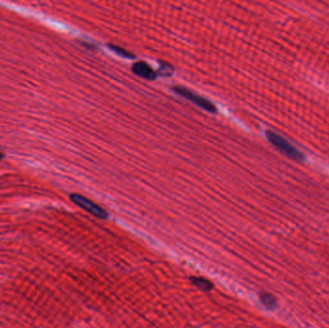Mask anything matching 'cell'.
<instances>
[{"mask_svg": "<svg viewBox=\"0 0 329 328\" xmlns=\"http://www.w3.org/2000/svg\"><path fill=\"white\" fill-rule=\"evenodd\" d=\"M266 135L268 140L273 144V146L279 151H281L287 157L296 161H299L303 158L302 154L282 137L277 135L276 133H273L272 131H268Z\"/></svg>", "mask_w": 329, "mask_h": 328, "instance_id": "cell-1", "label": "cell"}, {"mask_svg": "<svg viewBox=\"0 0 329 328\" xmlns=\"http://www.w3.org/2000/svg\"><path fill=\"white\" fill-rule=\"evenodd\" d=\"M172 90L178 95L188 99L189 101L193 102V104H195L196 106L202 108L205 111H207L209 113H216V106L212 102L209 101L208 99H206L204 97L194 93L193 91H190V90H188L186 88L180 87V86H175V87L172 88Z\"/></svg>", "mask_w": 329, "mask_h": 328, "instance_id": "cell-2", "label": "cell"}, {"mask_svg": "<svg viewBox=\"0 0 329 328\" xmlns=\"http://www.w3.org/2000/svg\"><path fill=\"white\" fill-rule=\"evenodd\" d=\"M70 199L73 203L76 204L77 206H79L80 208H82L83 210H85L86 212H88L89 214H91L95 217H98L101 220L108 217L107 212L103 208L98 206L97 204L92 202L90 199L86 198L83 195H80L77 193H72L70 195Z\"/></svg>", "mask_w": 329, "mask_h": 328, "instance_id": "cell-3", "label": "cell"}, {"mask_svg": "<svg viewBox=\"0 0 329 328\" xmlns=\"http://www.w3.org/2000/svg\"><path fill=\"white\" fill-rule=\"evenodd\" d=\"M132 71L144 79L154 80L157 77V72L145 62L135 63L132 67Z\"/></svg>", "mask_w": 329, "mask_h": 328, "instance_id": "cell-4", "label": "cell"}, {"mask_svg": "<svg viewBox=\"0 0 329 328\" xmlns=\"http://www.w3.org/2000/svg\"><path fill=\"white\" fill-rule=\"evenodd\" d=\"M192 282L193 285H195L196 287H198L199 289H201L203 291H210L213 287L212 283L203 277H193Z\"/></svg>", "mask_w": 329, "mask_h": 328, "instance_id": "cell-5", "label": "cell"}, {"mask_svg": "<svg viewBox=\"0 0 329 328\" xmlns=\"http://www.w3.org/2000/svg\"><path fill=\"white\" fill-rule=\"evenodd\" d=\"M109 48H110L111 50H113L116 54H118V55H120V56L124 57V58H127V59H133V58H135V56H134L132 53L126 51L125 49H124V48L121 47V46L110 45V46H109Z\"/></svg>", "mask_w": 329, "mask_h": 328, "instance_id": "cell-6", "label": "cell"}, {"mask_svg": "<svg viewBox=\"0 0 329 328\" xmlns=\"http://www.w3.org/2000/svg\"><path fill=\"white\" fill-rule=\"evenodd\" d=\"M159 74L162 76H170L173 73V68L170 66V64L162 62L160 64L159 70H158Z\"/></svg>", "mask_w": 329, "mask_h": 328, "instance_id": "cell-7", "label": "cell"}, {"mask_svg": "<svg viewBox=\"0 0 329 328\" xmlns=\"http://www.w3.org/2000/svg\"><path fill=\"white\" fill-rule=\"evenodd\" d=\"M260 298H261V301L264 305H266L269 308H273L275 306V299L272 295L268 294H262Z\"/></svg>", "mask_w": 329, "mask_h": 328, "instance_id": "cell-8", "label": "cell"}, {"mask_svg": "<svg viewBox=\"0 0 329 328\" xmlns=\"http://www.w3.org/2000/svg\"><path fill=\"white\" fill-rule=\"evenodd\" d=\"M3 157H4V154H3L2 152H0V160H2V159H3Z\"/></svg>", "mask_w": 329, "mask_h": 328, "instance_id": "cell-9", "label": "cell"}]
</instances>
